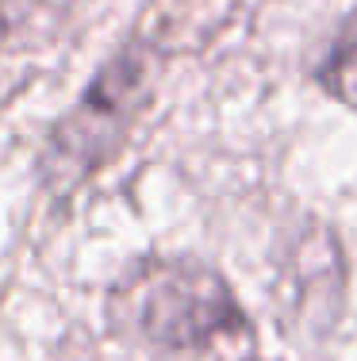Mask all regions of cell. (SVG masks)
Here are the masks:
<instances>
[{
	"mask_svg": "<svg viewBox=\"0 0 357 361\" xmlns=\"http://www.w3.org/2000/svg\"><path fill=\"white\" fill-rule=\"evenodd\" d=\"M319 81L327 85L330 97H338V100L357 108V20H350L342 27V39L334 42L330 58L319 70Z\"/></svg>",
	"mask_w": 357,
	"mask_h": 361,
	"instance_id": "cell-3",
	"label": "cell"
},
{
	"mask_svg": "<svg viewBox=\"0 0 357 361\" xmlns=\"http://www.w3.org/2000/svg\"><path fill=\"white\" fill-rule=\"evenodd\" d=\"M142 89H146V62H142V54H131V50L119 54L96 77V85L84 92V100L65 119V127L58 131V142H54L58 161L62 166L73 161V177L92 169L104 154H112L134 104H139Z\"/></svg>",
	"mask_w": 357,
	"mask_h": 361,
	"instance_id": "cell-2",
	"label": "cell"
},
{
	"mask_svg": "<svg viewBox=\"0 0 357 361\" xmlns=\"http://www.w3.org/2000/svg\"><path fill=\"white\" fill-rule=\"evenodd\" d=\"M0 39H4V20H0Z\"/></svg>",
	"mask_w": 357,
	"mask_h": 361,
	"instance_id": "cell-4",
	"label": "cell"
},
{
	"mask_svg": "<svg viewBox=\"0 0 357 361\" xmlns=\"http://www.w3.org/2000/svg\"><path fill=\"white\" fill-rule=\"evenodd\" d=\"M112 323L154 346L192 350L246 331L231 288L196 262H146L112 292Z\"/></svg>",
	"mask_w": 357,
	"mask_h": 361,
	"instance_id": "cell-1",
	"label": "cell"
}]
</instances>
